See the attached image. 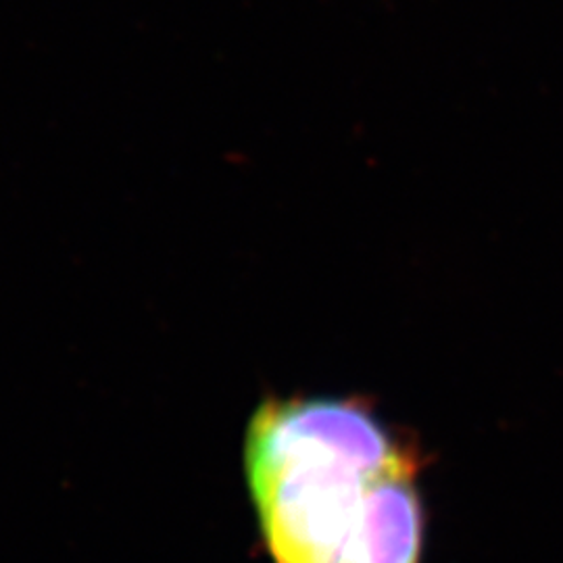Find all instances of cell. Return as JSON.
Wrapping results in <instances>:
<instances>
[{"label": "cell", "instance_id": "6da1fadb", "mask_svg": "<svg viewBox=\"0 0 563 563\" xmlns=\"http://www.w3.org/2000/svg\"><path fill=\"white\" fill-rule=\"evenodd\" d=\"M244 465L274 562L420 563L416 463L363 402H263Z\"/></svg>", "mask_w": 563, "mask_h": 563}]
</instances>
